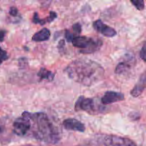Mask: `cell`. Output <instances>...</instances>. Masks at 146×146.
<instances>
[{"label": "cell", "instance_id": "4", "mask_svg": "<svg viewBox=\"0 0 146 146\" xmlns=\"http://www.w3.org/2000/svg\"><path fill=\"white\" fill-rule=\"evenodd\" d=\"M31 113L24 111L13 123V131L19 136H25L31 129Z\"/></svg>", "mask_w": 146, "mask_h": 146}, {"label": "cell", "instance_id": "2", "mask_svg": "<svg viewBox=\"0 0 146 146\" xmlns=\"http://www.w3.org/2000/svg\"><path fill=\"white\" fill-rule=\"evenodd\" d=\"M30 120L33 138L51 144H56L60 141V135L58 129L47 114L44 113H31Z\"/></svg>", "mask_w": 146, "mask_h": 146}, {"label": "cell", "instance_id": "15", "mask_svg": "<svg viewBox=\"0 0 146 146\" xmlns=\"http://www.w3.org/2000/svg\"><path fill=\"white\" fill-rule=\"evenodd\" d=\"M64 36H65L66 40H67L68 42H72V40L75 38L76 36H77L76 34H74V33H72L71 31H69V30H66L65 34H64Z\"/></svg>", "mask_w": 146, "mask_h": 146}, {"label": "cell", "instance_id": "25", "mask_svg": "<svg viewBox=\"0 0 146 146\" xmlns=\"http://www.w3.org/2000/svg\"><path fill=\"white\" fill-rule=\"evenodd\" d=\"M5 34H6L5 31L0 29V42L4 41V37H5Z\"/></svg>", "mask_w": 146, "mask_h": 146}, {"label": "cell", "instance_id": "13", "mask_svg": "<svg viewBox=\"0 0 146 146\" xmlns=\"http://www.w3.org/2000/svg\"><path fill=\"white\" fill-rule=\"evenodd\" d=\"M145 88V87L140 85V84L137 83V84L135 86L134 88H133V89L131 90V91H130V95H131L132 96L135 97V98L138 97L139 96L141 95Z\"/></svg>", "mask_w": 146, "mask_h": 146}, {"label": "cell", "instance_id": "16", "mask_svg": "<svg viewBox=\"0 0 146 146\" xmlns=\"http://www.w3.org/2000/svg\"><path fill=\"white\" fill-rule=\"evenodd\" d=\"M32 21L34 24H40V25H44V24H46L45 19H40L37 12L34 13V17H33L32 19Z\"/></svg>", "mask_w": 146, "mask_h": 146}, {"label": "cell", "instance_id": "22", "mask_svg": "<svg viewBox=\"0 0 146 146\" xmlns=\"http://www.w3.org/2000/svg\"><path fill=\"white\" fill-rule=\"evenodd\" d=\"M0 58L3 60V61H5V60L8 59V54H7L5 51L2 49V48L0 47Z\"/></svg>", "mask_w": 146, "mask_h": 146}, {"label": "cell", "instance_id": "9", "mask_svg": "<svg viewBox=\"0 0 146 146\" xmlns=\"http://www.w3.org/2000/svg\"><path fill=\"white\" fill-rule=\"evenodd\" d=\"M62 124L64 128L68 131H75L82 133L85 130V126L84 124L74 118L65 119L63 121Z\"/></svg>", "mask_w": 146, "mask_h": 146}, {"label": "cell", "instance_id": "7", "mask_svg": "<svg viewBox=\"0 0 146 146\" xmlns=\"http://www.w3.org/2000/svg\"><path fill=\"white\" fill-rule=\"evenodd\" d=\"M93 28L106 37H113L116 36L117 31L112 27L104 24L100 19L96 20L93 22Z\"/></svg>", "mask_w": 146, "mask_h": 146}, {"label": "cell", "instance_id": "20", "mask_svg": "<svg viewBox=\"0 0 146 146\" xmlns=\"http://www.w3.org/2000/svg\"><path fill=\"white\" fill-rule=\"evenodd\" d=\"M138 84L143 86L146 87V71L141 75L140 79H139Z\"/></svg>", "mask_w": 146, "mask_h": 146}, {"label": "cell", "instance_id": "21", "mask_svg": "<svg viewBox=\"0 0 146 146\" xmlns=\"http://www.w3.org/2000/svg\"><path fill=\"white\" fill-rule=\"evenodd\" d=\"M9 14L11 17H16V16L18 14V9H17L15 7H10L9 11Z\"/></svg>", "mask_w": 146, "mask_h": 146}, {"label": "cell", "instance_id": "23", "mask_svg": "<svg viewBox=\"0 0 146 146\" xmlns=\"http://www.w3.org/2000/svg\"><path fill=\"white\" fill-rule=\"evenodd\" d=\"M129 117H130L131 119L135 120V121L140 118V115H139V114L136 113H130V115H129Z\"/></svg>", "mask_w": 146, "mask_h": 146}, {"label": "cell", "instance_id": "5", "mask_svg": "<svg viewBox=\"0 0 146 146\" xmlns=\"http://www.w3.org/2000/svg\"><path fill=\"white\" fill-rule=\"evenodd\" d=\"M104 146H137L131 139L115 135H106L103 139Z\"/></svg>", "mask_w": 146, "mask_h": 146}, {"label": "cell", "instance_id": "24", "mask_svg": "<svg viewBox=\"0 0 146 146\" xmlns=\"http://www.w3.org/2000/svg\"><path fill=\"white\" fill-rule=\"evenodd\" d=\"M64 40H61V41L59 42L58 44V48L60 50V51H64Z\"/></svg>", "mask_w": 146, "mask_h": 146}, {"label": "cell", "instance_id": "6", "mask_svg": "<svg viewBox=\"0 0 146 146\" xmlns=\"http://www.w3.org/2000/svg\"><path fill=\"white\" fill-rule=\"evenodd\" d=\"M76 111H83L92 114L97 112V108H95V102L92 98H85V97L80 96L77 100L74 106Z\"/></svg>", "mask_w": 146, "mask_h": 146}, {"label": "cell", "instance_id": "26", "mask_svg": "<svg viewBox=\"0 0 146 146\" xmlns=\"http://www.w3.org/2000/svg\"><path fill=\"white\" fill-rule=\"evenodd\" d=\"M2 61H3V60L1 59V58H0V64H1V63H2Z\"/></svg>", "mask_w": 146, "mask_h": 146}, {"label": "cell", "instance_id": "14", "mask_svg": "<svg viewBox=\"0 0 146 146\" xmlns=\"http://www.w3.org/2000/svg\"><path fill=\"white\" fill-rule=\"evenodd\" d=\"M130 2L135 6L136 9L139 11H142L145 8V3L143 0H135V1H130Z\"/></svg>", "mask_w": 146, "mask_h": 146}, {"label": "cell", "instance_id": "3", "mask_svg": "<svg viewBox=\"0 0 146 146\" xmlns=\"http://www.w3.org/2000/svg\"><path fill=\"white\" fill-rule=\"evenodd\" d=\"M72 44L74 47L80 48L81 54H89L100 49L102 45V41L99 38L77 36L72 40Z\"/></svg>", "mask_w": 146, "mask_h": 146}, {"label": "cell", "instance_id": "28", "mask_svg": "<svg viewBox=\"0 0 146 146\" xmlns=\"http://www.w3.org/2000/svg\"><path fill=\"white\" fill-rule=\"evenodd\" d=\"M27 146H30V145H27Z\"/></svg>", "mask_w": 146, "mask_h": 146}, {"label": "cell", "instance_id": "17", "mask_svg": "<svg viewBox=\"0 0 146 146\" xmlns=\"http://www.w3.org/2000/svg\"><path fill=\"white\" fill-rule=\"evenodd\" d=\"M57 17V13L54 12V11H50V15L45 19V21L46 22H49V23H51L52 21H54Z\"/></svg>", "mask_w": 146, "mask_h": 146}, {"label": "cell", "instance_id": "1", "mask_svg": "<svg viewBox=\"0 0 146 146\" xmlns=\"http://www.w3.org/2000/svg\"><path fill=\"white\" fill-rule=\"evenodd\" d=\"M64 71L70 79L86 86L97 84L104 75V70L100 64L87 58L72 61Z\"/></svg>", "mask_w": 146, "mask_h": 146}, {"label": "cell", "instance_id": "18", "mask_svg": "<svg viewBox=\"0 0 146 146\" xmlns=\"http://www.w3.org/2000/svg\"><path fill=\"white\" fill-rule=\"evenodd\" d=\"M72 29L73 31H74V34H80L82 31L81 25H80L79 23H76V24H74V25L72 26Z\"/></svg>", "mask_w": 146, "mask_h": 146}, {"label": "cell", "instance_id": "11", "mask_svg": "<svg viewBox=\"0 0 146 146\" xmlns=\"http://www.w3.org/2000/svg\"><path fill=\"white\" fill-rule=\"evenodd\" d=\"M37 76H39L40 80H47L49 81H52L54 79V74L52 71H49L45 68H42L40 70V71L37 74Z\"/></svg>", "mask_w": 146, "mask_h": 146}, {"label": "cell", "instance_id": "8", "mask_svg": "<svg viewBox=\"0 0 146 146\" xmlns=\"http://www.w3.org/2000/svg\"><path fill=\"white\" fill-rule=\"evenodd\" d=\"M125 96L122 93L115 91H107L101 98V102L103 104H110L113 103L124 101Z\"/></svg>", "mask_w": 146, "mask_h": 146}, {"label": "cell", "instance_id": "27", "mask_svg": "<svg viewBox=\"0 0 146 146\" xmlns=\"http://www.w3.org/2000/svg\"><path fill=\"white\" fill-rule=\"evenodd\" d=\"M79 146H83V145H79Z\"/></svg>", "mask_w": 146, "mask_h": 146}, {"label": "cell", "instance_id": "12", "mask_svg": "<svg viewBox=\"0 0 146 146\" xmlns=\"http://www.w3.org/2000/svg\"><path fill=\"white\" fill-rule=\"evenodd\" d=\"M130 63V61H123V62L119 63L115 68V74H122L129 71L131 68Z\"/></svg>", "mask_w": 146, "mask_h": 146}, {"label": "cell", "instance_id": "10", "mask_svg": "<svg viewBox=\"0 0 146 146\" xmlns=\"http://www.w3.org/2000/svg\"><path fill=\"white\" fill-rule=\"evenodd\" d=\"M50 38V31L47 28H44L35 33L31 37V40L36 42L47 41Z\"/></svg>", "mask_w": 146, "mask_h": 146}, {"label": "cell", "instance_id": "19", "mask_svg": "<svg viewBox=\"0 0 146 146\" xmlns=\"http://www.w3.org/2000/svg\"><path fill=\"white\" fill-rule=\"evenodd\" d=\"M140 56L143 61L146 62V44L143 46V48H142L141 51L140 52Z\"/></svg>", "mask_w": 146, "mask_h": 146}]
</instances>
